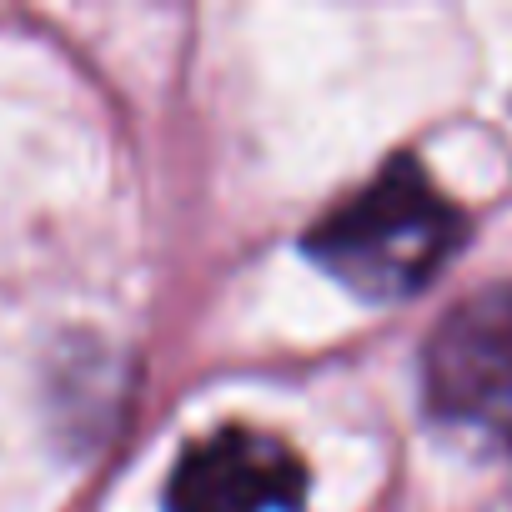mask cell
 <instances>
[{"mask_svg": "<svg viewBox=\"0 0 512 512\" xmlns=\"http://www.w3.org/2000/svg\"><path fill=\"white\" fill-rule=\"evenodd\" d=\"M467 236V216L412 156H392L362 191L332 206L307 236V256L367 302L417 297Z\"/></svg>", "mask_w": 512, "mask_h": 512, "instance_id": "cell-1", "label": "cell"}, {"mask_svg": "<svg viewBox=\"0 0 512 512\" xmlns=\"http://www.w3.org/2000/svg\"><path fill=\"white\" fill-rule=\"evenodd\" d=\"M422 397L437 422L512 447V282L447 307L422 347Z\"/></svg>", "mask_w": 512, "mask_h": 512, "instance_id": "cell-2", "label": "cell"}, {"mask_svg": "<svg viewBox=\"0 0 512 512\" xmlns=\"http://www.w3.org/2000/svg\"><path fill=\"white\" fill-rule=\"evenodd\" d=\"M307 462L272 432L221 427L191 442L166 482V512H302Z\"/></svg>", "mask_w": 512, "mask_h": 512, "instance_id": "cell-3", "label": "cell"}]
</instances>
